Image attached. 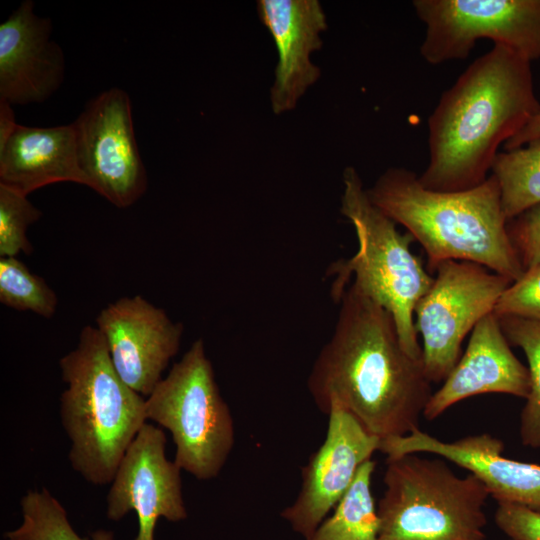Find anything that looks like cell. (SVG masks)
<instances>
[{
    "label": "cell",
    "mask_w": 540,
    "mask_h": 540,
    "mask_svg": "<svg viewBox=\"0 0 540 540\" xmlns=\"http://www.w3.org/2000/svg\"><path fill=\"white\" fill-rule=\"evenodd\" d=\"M0 302L15 310L51 318L58 298L46 281L33 274L17 257H1Z\"/></svg>",
    "instance_id": "cell-23"
},
{
    "label": "cell",
    "mask_w": 540,
    "mask_h": 540,
    "mask_svg": "<svg viewBox=\"0 0 540 540\" xmlns=\"http://www.w3.org/2000/svg\"><path fill=\"white\" fill-rule=\"evenodd\" d=\"M51 32V20L36 15L31 0L0 24V100L43 102L61 86L65 59Z\"/></svg>",
    "instance_id": "cell-15"
},
{
    "label": "cell",
    "mask_w": 540,
    "mask_h": 540,
    "mask_svg": "<svg viewBox=\"0 0 540 540\" xmlns=\"http://www.w3.org/2000/svg\"><path fill=\"white\" fill-rule=\"evenodd\" d=\"M430 289L414 308L422 338V361L431 383H441L461 357V345L476 324L493 309L508 278L469 261L446 260L433 270Z\"/></svg>",
    "instance_id": "cell-8"
},
{
    "label": "cell",
    "mask_w": 540,
    "mask_h": 540,
    "mask_svg": "<svg viewBox=\"0 0 540 540\" xmlns=\"http://www.w3.org/2000/svg\"><path fill=\"white\" fill-rule=\"evenodd\" d=\"M504 443L489 433L443 441L420 429L381 441L387 458L410 453L433 454L469 471L498 504L510 503L540 513V464L503 455Z\"/></svg>",
    "instance_id": "cell-14"
},
{
    "label": "cell",
    "mask_w": 540,
    "mask_h": 540,
    "mask_svg": "<svg viewBox=\"0 0 540 540\" xmlns=\"http://www.w3.org/2000/svg\"><path fill=\"white\" fill-rule=\"evenodd\" d=\"M539 110L531 62L494 44L442 93L429 116V161L420 183L443 192L480 185L498 148Z\"/></svg>",
    "instance_id": "cell-2"
},
{
    "label": "cell",
    "mask_w": 540,
    "mask_h": 540,
    "mask_svg": "<svg viewBox=\"0 0 540 540\" xmlns=\"http://www.w3.org/2000/svg\"><path fill=\"white\" fill-rule=\"evenodd\" d=\"M372 203L424 249L428 270L446 260L480 264L512 282L524 273L507 232L496 178L462 191L425 188L419 175L392 167L367 189Z\"/></svg>",
    "instance_id": "cell-3"
},
{
    "label": "cell",
    "mask_w": 540,
    "mask_h": 540,
    "mask_svg": "<svg viewBox=\"0 0 540 540\" xmlns=\"http://www.w3.org/2000/svg\"><path fill=\"white\" fill-rule=\"evenodd\" d=\"M511 346L526 356L530 391L520 413L519 436L522 445L540 449V322L514 316L498 317Z\"/></svg>",
    "instance_id": "cell-22"
},
{
    "label": "cell",
    "mask_w": 540,
    "mask_h": 540,
    "mask_svg": "<svg viewBox=\"0 0 540 540\" xmlns=\"http://www.w3.org/2000/svg\"><path fill=\"white\" fill-rule=\"evenodd\" d=\"M166 436L145 423L122 457L106 497V515L119 521L130 511L138 519L135 540H155L160 518L179 522L187 518L181 468L166 457Z\"/></svg>",
    "instance_id": "cell-12"
},
{
    "label": "cell",
    "mask_w": 540,
    "mask_h": 540,
    "mask_svg": "<svg viewBox=\"0 0 540 540\" xmlns=\"http://www.w3.org/2000/svg\"><path fill=\"white\" fill-rule=\"evenodd\" d=\"M537 138H540V110L531 120L504 145V150L519 148Z\"/></svg>",
    "instance_id": "cell-28"
},
{
    "label": "cell",
    "mask_w": 540,
    "mask_h": 540,
    "mask_svg": "<svg viewBox=\"0 0 540 540\" xmlns=\"http://www.w3.org/2000/svg\"><path fill=\"white\" fill-rule=\"evenodd\" d=\"M507 232L524 270L540 264V204L509 220Z\"/></svg>",
    "instance_id": "cell-26"
},
{
    "label": "cell",
    "mask_w": 540,
    "mask_h": 540,
    "mask_svg": "<svg viewBox=\"0 0 540 540\" xmlns=\"http://www.w3.org/2000/svg\"><path fill=\"white\" fill-rule=\"evenodd\" d=\"M492 313L540 322V264L526 269L505 289Z\"/></svg>",
    "instance_id": "cell-25"
},
{
    "label": "cell",
    "mask_w": 540,
    "mask_h": 540,
    "mask_svg": "<svg viewBox=\"0 0 540 540\" xmlns=\"http://www.w3.org/2000/svg\"><path fill=\"white\" fill-rule=\"evenodd\" d=\"M86 186L118 208L137 202L148 176L136 142L129 95L113 87L91 99L73 122Z\"/></svg>",
    "instance_id": "cell-10"
},
{
    "label": "cell",
    "mask_w": 540,
    "mask_h": 540,
    "mask_svg": "<svg viewBox=\"0 0 540 540\" xmlns=\"http://www.w3.org/2000/svg\"><path fill=\"white\" fill-rule=\"evenodd\" d=\"M257 8L277 50L270 103L279 115L294 109L320 77L311 54L322 47L320 34L327 29L326 15L318 0H259Z\"/></svg>",
    "instance_id": "cell-17"
},
{
    "label": "cell",
    "mask_w": 540,
    "mask_h": 540,
    "mask_svg": "<svg viewBox=\"0 0 540 540\" xmlns=\"http://www.w3.org/2000/svg\"><path fill=\"white\" fill-rule=\"evenodd\" d=\"M42 215L28 196L0 185V256L16 257L30 254L32 245L28 227Z\"/></svg>",
    "instance_id": "cell-24"
},
{
    "label": "cell",
    "mask_w": 540,
    "mask_h": 540,
    "mask_svg": "<svg viewBox=\"0 0 540 540\" xmlns=\"http://www.w3.org/2000/svg\"><path fill=\"white\" fill-rule=\"evenodd\" d=\"M340 212L353 225L358 249L328 270L335 276L331 287L334 301L352 283L392 315L403 348L421 359L414 308L430 289L434 276L412 253L414 238L408 232L401 233L397 224L372 203L352 166L343 172Z\"/></svg>",
    "instance_id": "cell-5"
},
{
    "label": "cell",
    "mask_w": 540,
    "mask_h": 540,
    "mask_svg": "<svg viewBox=\"0 0 540 540\" xmlns=\"http://www.w3.org/2000/svg\"><path fill=\"white\" fill-rule=\"evenodd\" d=\"M59 367L67 385L59 413L71 441L70 464L89 483H111L146 423V399L117 374L96 326L82 328L76 347L59 360Z\"/></svg>",
    "instance_id": "cell-4"
},
{
    "label": "cell",
    "mask_w": 540,
    "mask_h": 540,
    "mask_svg": "<svg viewBox=\"0 0 540 540\" xmlns=\"http://www.w3.org/2000/svg\"><path fill=\"white\" fill-rule=\"evenodd\" d=\"M530 375L511 350L499 318L493 313L473 328L465 352L441 387L432 393L423 416L431 421L458 402L486 393L526 399Z\"/></svg>",
    "instance_id": "cell-16"
},
{
    "label": "cell",
    "mask_w": 540,
    "mask_h": 540,
    "mask_svg": "<svg viewBox=\"0 0 540 540\" xmlns=\"http://www.w3.org/2000/svg\"><path fill=\"white\" fill-rule=\"evenodd\" d=\"M20 506L22 523L4 533L6 540H115L112 531L103 529L88 537L79 536L65 508L46 488L28 490Z\"/></svg>",
    "instance_id": "cell-21"
},
{
    "label": "cell",
    "mask_w": 540,
    "mask_h": 540,
    "mask_svg": "<svg viewBox=\"0 0 540 540\" xmlns=\"http://www.w3.org/2000/svg\"><path fill=\"white\" fill-rule=\"evenodd\" d=\"M372 459L358 470L351 486L306 540H378L380 521L371 491Z\"/></svg>",
    "instance_id": "cell-19"
},
{
    "label": "cell",
    "mask_w": 540,
    "mask_h": 540,
    "mask_svg": "<svg viewBox=\"0 0 540 540\" xmlns=\"http://www.w3.org/2000/svg\"><path fill=\"white\" fill-rule=\"evenodd\" d=\"M16 126L12 105L0 100V147L6 143Z\"/></svg>",
    "instance_id": "cell-29"
},
{
    "label": "cell",
    "mask_w": 540,
    "mask_h": 540,
    "mask_svg": "<svg viewBox=\"0 0 540 540\" xmlns=\"http://www.w3.org/2000/svg\"><path fill=\"white\" fill-rule=\"evenodd\" d=\"M426 32L420 45L432 65L466 59L490 39L532 62L540 58V0H414Z\"/></svg>",
    "instance_id": "cell-9"
},
{
    "label": "cell",
    "mask_w": 540,
    "mask_h": 540,
    "mask_svg": "<svg viewBox=\"0 0 540 540\" xmlns=\"http://www.w3.org/2000/svg\"><path fill=\"white\" fill-rule=\"evenodd\" d=\"M145 412L147 420L171 433L174 461L182 470L198 480L218 476L233 449L235 429L202 339L147 396Z\"/></svg>",
    "instance_id": "cell-7"
},
{
    "label": "cell",
    "mask_w": 540,
    "mask_h": 540,
    "mask_svg": "<svg viewBox=\"0 0 540 540\" xmlns=\"http://www.w3.org/2000/svg\"><path fill=\"white\" fill-rule=\"evenodd\" d=\"M327 416L326 437L302 467L297 497L280 513L304 540L334 509L381 443L337 402L330 404Z\"/></svg>",
    "instance_id": "cell-11"
},
{
    "label": "cell",
    "mask_w": 540,
    "mask_h": 540,
    "mask_svg": "<svg viewBox=\"0 0 540 540\" xmlns=\"http://www.w3.org/2000/svg\"><path fill=\"white\" fill-rule=\"evenodd\" d=\"M336 303L338 318L307 380L317 408L347 409L381 441L419 429L433 393L422 358L403 348L392 315L349 283Z\"/></svg>",
    "instance_id": "cell-1"
},
{
    "label": "cell",
    "mask_w": 540,
    "mask_h": 540,
    "mask_svg": "<svg viewBox=\"0 0 540 540\" xmlns=\"http://www.w3.org/2000/svg\"><path fill=\"white\" fill-rule=\"evenodd\" d=\"M421 455L387 458L378 540H485L490 495L484 484Z\"/></svg>",
    "instance_id": "cell-6"
},
{
    "label": "cell",
    "mask_w": 540,
    "mask_h": 540,
    "mask_svg": "<svg viewBox=\"0 0 540 540\" xmlns=\"http://www.w3.org/2000/svg\"><path fill=\"white\" fill-rule=\"evenodd\" d=\"M58 182L86 186L73 123L46 128L17 124L0 147V185L28 196Z\"/></svg>",
    "instance_id": "cell-18"
},
{
    "label": "cell",
    "mask_w": 540,
    "mask_h": 540,
    "mask_svg": "<svg viewBox=\"0 0 540 540\" xmlns=\"http://www.w3.org/2000/svg\"><path fill=\"white\" fill-rule=\"evenodd\" d=\"M498 529L511 540H540V513L529 508L500 503L494 513Z\"/></svg>",
    "instance_id": "cell-27"
},
{
    "label": "cell",
    "mask_w": 540,
    "mask_h": 540,
    "mask_svg": "<svg viewBox=\"0 0 540 540\" xmlns=\"http://www.w3.org/2000/svg\"><path fill=\"white\" fill-rule=\"evenodd\" d=\"M491 174L496 178L507 222L540 204V138L496 155Z\"/></svg>",
    "instance_id": "cell-20"
},
{
    "label": "cell",
    "mask_w": 540,
    "mask_h": 540,
    "mask_svg": "<svg viewBox=\"0 0 540 540\" xmlns=\"http://www.w3.org/2000/svg\"><path fill=\"white\" fill-rule=\"evenodd\" d=\"M112 364L120 378L147 397L178 353L184 327L141 295L122 297L96 317Z\"/></svg>",
    "instance_id": "cell-13"
}]
</instances>
